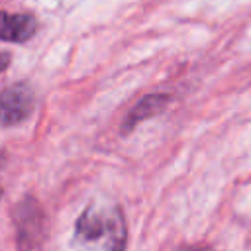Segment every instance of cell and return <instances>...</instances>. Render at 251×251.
Masks as SVG:
<instances>
[{
  "label": "cell",
  "mask_w": 251,
  "mask_h": 251,
  "mask_svg": "<svg viewBox=\"0 0 251 251\" xmlns=\"http://www.w3.org/2000/svg\"><path fill=\"white\" fill-rule=\"evenodd\" d=\"M126 222L118 206L92 202L76 218L75 239L84 251H124Z\"/></svg>",
  "instance_id": "cell-1"
},
{
  "label": "cell",
  "mask_w": 251,
  "mask_h": 251,
  "mask_svg": "<svg viewBox=\"0 0 251 251\" xmlns=\"http://www.w3.org/2000/svg\"><path fill=\"white\" fill-rule=\"evenodd\" d=\"M16 241L20 251H39L45 239V216L33 198L18 204L16 214Z\"/></svg>",
  "instance_id": "cell-2"
},
{
  "label": "cell",
  "mask_w": 251,
  "mask_h": 251,
  "mask_svg": "<svg viewBox=\"0 0 251 251\" xmlns=\"http://www.w3.org/2000/svg\"><path fill=\"white\" fill-rule=\"evenodd\" d=\"M33 112V92L27 84H12L2 92V124L14 126Z\"/></svg>",
  "instance_id": "cell-3"
},
{
  "label": "cell",
  "mask_w": 251,
  "mask_h": 251,
  "mask_svg": "<svg viewBox=\"0 0 251 251\" xmlns=\"http://www.w3.org/2000/svg\"><path fill=\"white\" fill-rule=\"evenodd\" d=\"M37 29V22L29 14H2V39L4 41H16L22 43L29 39Z\"/></svg>",
  "instance_id": "cell-4"
},
{
  "label": "cell",
  "mask_w": 251,
  "mask_h": 251,
  "mask_svg": "<svg viewBox=\"0 0 251 251\" xmlns=\"http://www.w3.org/2000/svg\"><path fill=\"white\" fill-rule=\"evenodd\" d=\"M167 104H169V96H167V94H147V96H143V98L129 110V114L126 116V122H124V126H122V131L126 133V131L133 129L139 122H143V120H147V118L159 114Z\"/></svg>",
  "instance_id": "cell-5"
},
{
  "label": "cell",
  "mask_w": 251,
  "mask_h": 251,
  "mask_svg": "<svg viewBox=\"0 0 251 251\" xmlns=\"http://www.w3.org/2000/svg\"><path fill=\"white\" fill-rule=\"evenodd\" d=\"M178 251H208V249H204V247H182Z\"/></svg>",
  "instance_id": "cell-6"
}]
</instances>
